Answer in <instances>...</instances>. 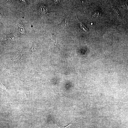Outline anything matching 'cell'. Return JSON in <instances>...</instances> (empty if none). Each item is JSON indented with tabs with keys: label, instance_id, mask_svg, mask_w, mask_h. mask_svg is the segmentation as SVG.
Returning a JSON list of instances; mask_svg holds the SVG:
<instances>
[{
	"label": "cell",
	"instance_id": "277c9868",
	"mask_svg": "<svg viewBox=\"0 0 128 128\" xmlns=\"http://www.w3.org/2000/svg\"><path fill=\"white\" fill-rule=\"evenodd\" d=\"M47 8L44 6H43L41 7L40 12L44 14H47Z\"/></svg>",
	"mask_w": 128,
	"mask_h": 128
},
{
	"label": "cell",
	"instance_id": "52a82bcc",
	"mask_svg": "<svg viewBox=\"0 0 128 128\" xmlns=\"http://www.w3.org/2000/svg\"><path fill=\"white\" fill-rule=\"evenodd\" d=\"M99 15V13L97 11H95L93 12L92 15V17L93 18H94L97 17Z\"/></svg>",
	"mask_w": 128,
	"mask_h": 128
},
{
	"label": "cell",
	"instance_id": "9c48e42d",
	"mask_svg": "<svg viewBox=\"0 0 128 128\" xmlns=\"http://www.w3.org/2000/svg\"><path fill=\"white\" fill-rule=\"evenodd\" d=\"M2 128H3V127Z\"/></svg>",
	"mask_w": 128,
	"mask_h": 128
},
{
	"label": "cell",
	"instance_id": "8992f818",
	"mask_svg": "<svg viewBox=\"0 0 128 128\" xmlns=\"http://www.w3.org/2000/svg\"><path fill=\"white\" fill-rule=\"evenodd\" d=\"M74 124H70L64 128L63 127L60 126H58L57 127L58 128H73L74 126Z\"/></svg>",
	"mask_w": 128,
	"mask_h": 128
},
{
	"label": "cell",
	"instance_id": "5b68a950",
	"mask_svg": "<svg viewBox=\"0 0 128 128\" xmlns=\"http://www.w3.org/2000/svg\"><path fill=\"white\" fill-rule=\"evenodd\" d=\"M38 46V44L37 43L34 42L31 47V50L32 52L34 51L36 49Z\"/></svg>",
	"mask_w": 128,
	"mask_h": 128
},
{
	"label": "cell",
	"instance_id": "3957f363",
	"mask_svg": "<svg viewBox=\"0 0 128 128\" xmlns=\"http://www.w3.org/2000/svg\"><path fill=\"white\" fill-rule=\"evenodd\" d=\"M51 39L55 45H57L58 47H60L61 46V45L58 39L53 37H51Z\"/></svg>",
	"mask_w": 128,
	"mask_h": 128
},
{
	"label": "cell",
	"instance_id": "7a4b0ae2",
	"mask_svg": "<svg viewBox=\"0 0 128 128\" xmlns=\"http://www.w3.org/2000/svg\"><path fill=\"white\" fill-rule=\"evenodd\" d=\"M23 54L21 52H18L14 55L13 59L14 61H20V59L22 58Z\"/></svg>",
	"mask_w": 128,
	"mask_h": 128
},
{
	"label": "cell",
	"instance_id": "6da1fadb",
	"mask_svg": "<svg viewBox=\"0 0 128 128\" xmlns=\"http://www.w3.org/2000/svg\"><path fill=\"white\" fill-rule=\"evenodd\" d=\"M69 24V21L67 18H65L59 26V29H61L68 27Z\"/></svg>",
	"mask_w": 128,
	"mask_h": 128
},
{
	"label": "cell",
	"instance_id": "ba28073f",
	"mask_svg": "<svg viewBox=\"0 0 128 128\" xmlns=\"http://www.w3.org/2000/svg\"><path fill=\"white\" fill-rule=\"evenodd\" d=\"M25 5H26L27 4V2L26 0H20Z\"/></svg>",
	"mask_w": 128,
	"mask_h": 128
}]
</instances>
